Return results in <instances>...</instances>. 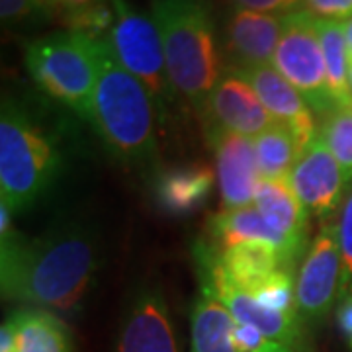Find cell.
I'll list each match as a JSON object with an SVG mask.
<instances>
[{
    "label": "cell",
    "instance_id": "44dd1931",
    "mask_svg": "<svg viewBox=\"0 0 352 352\" xmlns=\"http://www.w3.org/2000/svg\"><path fill=\"white\" fill-rule=\"evenodd\" d=\"M10 321L18 335V352H73L67 323L47 309H18Z\"/></svg>",
    "mask_w": 352,
    "mask_h": 352
},
{
    "label": "cell",
    "instance_id": "1f68e13d",
    "mask_svg": "<svg viewBox=\"0 0 352 352\" xmlns=\"http://www.w3.org/2000/svg\"><path fill=\"white\" fill-rule=\"evenodd\" d=\"M102 0H63L61 6H63L67 14L76 12V10H85V8H90L94 4H98Z\"/></svg>",
    "mask_w": 352,
    "mask_h": 352
},
{
    "label": "cell",
    "instance_id": "9a60e30c",
    "mask_svg": "<svg viewBox=\"0 0 352 352\" xmlns=\"http://www.w3.org/2000/svg\"><path fill=\"white\" fill-rule=\"evenodd\" d=\"M194 252L208 258L215 270L231 282L233 286L252 294L261 284L280 270H288V264L282 251L263 241L239 243L223 251H215L206 241H198ZM296 274V272H292Z\"/></svg>",
    "mask_w": 352,
    "mask_h": 352
},
{
    "label": "cell",
    "instance_id": "e0dca14e",
    "mask_svg": "<svg viewBox=\"0 0 352 352\" xmlns=\"http://www.w3.org/2000/svg\"><path fill=\"white\" fill-rule=\"evenodd\" d=\"M258 214L266 223L276 229L278 233L288 241L289 247L303 261L309 249V219L311 215L303 208L296 190L292 188L289 176L286 178H263L256 190L254 204Z\"/></svg>",
    "mask_w": 352,
    "mask_h": 352
},
{
    "label": "cell",
    "instance_id": "836d02e7",
    "mask_svg": "<svg viewBox=\"0 0 352 352\" xmlns=\"http://www.w3.org/2000/svg\"><path fill=\"white\" fill-rule=\"evenodd\" d=\"M43 6H47V8H53V6H61V2L63 0H39Z\"/></svg>",
    "mask_w": 352,
    "mask_h": 352
},
{
    "label": "cell",
    "instance_id": "7a4b0ae2",
    "mask_svg": "<svg viewBox=\"0 0 352 352\" xmlns=\"http://www.w3.org/2000/svg\"><path fill=\"white\" fill-rule=\"evenodd\" d=\"M157 122L149 90L127 73L102 39L100 73L88 124L120 163L155 175L159 170Z\"/></svg>",
    "mask_w": 352,
    "mask_h": 352
},
{
    "label": "cell",
    "instance_id": "ffe728a7",
    "mask_svg": "<svg viewBox=\"0 0 352 352\" xmlns=\"http://www.w3.org/2000/svg\"><path fill=\"white\" fill-rule=\"evenodd\" d=\"M237 319L210 292L201 289L192 305L190 352H237L235 346Z\"/></svg>",
    "mask_w": 352,
    "mask_h": 352
},
{
    "label": "cell",
    "instance_id": "7402d4cb",
    "mask_svg": "<svg viewBox=\"0 0 352 352\" xmlns=\"http://www.w3.org/2000/svg\"><path fill=\"white\" fill-rule=\"evenodd\" d=\"M317 34L325 57L331 96L337 108H349L352 106V92L349 87V47L344 24L317 20Z\"/></svg>",
    "mask_w": 352,
    "mask_h": 352
},
{
    "label": "cell",
    "instance_id": "e575fe53",
    "mask_svg": "<svg viewBox=\"0 0 352 352\" xmlns=\"http://www.w3.org/2000/svg\"><path fill=\"white\" fill-rule=\"evenodd\" d=\"M349 87L352 92V59H349Z\"/></svg>",
    "mask_w": 352,
    "mask_h": 352
},
{
    "label": "cell",
    "instance_id": "2e32d148",
    "mask_svg": "<svg viewBox=\"0 0 352 352\" xmlns=\"http://www.w3.org/2000/svg\"><path fill=\"white\" fill-rule=\"evenodd\" d=\"M237 75L243 76L251 85L256 96L264 104V108L274 118V122L292 129V133L296 135L305 151V147L311 143V139L317 133V127H315L314 110L303 100L302 94L278 73L274 65L249 69Z\"/></svg>",
    "mask_w": 352,
    "mask_h": 352
},
{
    "label": "cell",
    "instance_id": "30bf717a",
    "mask_svg": "<svg viewBox=\"0 0 352 352\" xmlns=\"http://www.w3.org/2000/svg\"><path fill=\"white\" fill-rule=\"evenodd\" d=\"M289 182L307 214L325 223L340 214L349 198L340 164L319 133H315L311 143L300 155L289 175Z\"/></svg>",
    "mask_w": 352,
    "mask_h": 352
},
{
    "label": "cell",
    "instance_id": "4fadbf2b",
    "mask_svg": "<svg viewBox=\"0 0 352 352\" xmlns=\"http://www.w3.org/2000/svg\"><path fill=\"white\" fill-rule=\"evenodd\" d=\"M198 118L204 129L219 127L252 139L276 124L251 85L233 71L223 73Z\"/></svg>",
    "mask_w": 352,
    "mask_h": 352
},
{
    "label": "cell",
    "instance_id": "8992f818",
    "mask_svg": "<svg viewBox=\"0 0 352 352\" xmlns=\"http://www.w3.org/2000/svg\"><path fill=\"white\" fill-rule=\"evenodd\" d=\"M112 10L113 22L104 39L120 65L149 90L159 124H164L178 94L168 78L157 24L126 0H112Z\"/></svg>",
    "mask_w": 352,
    "mask_h": 352
},
{
    "label": "cell",
    "instance_id": "d6a6232c",
    "mask_svg": "<svg viewBox=\"0 0 352 352\" xmlns=\"http://www.w3.org/2000/svg\"><path fill=\"white\" fill-rule=\"evenodd\" d=\"M344 34H346V47H349V59H352V18L344 22Z\"/></svg>",
    "mask_w": 352,
    "mask_h": 352
},
{
    "label": "cell",
    "instance_id": "f546056e",
    "mask_svg": "<svg viewBox=\"0 0 352 352\" xmlns=\"http://www.w3.org/2000/svg\"><path fill=\"white\" fill-rule=\"evenodd\" d=\"M337 321H339L340 331L346 337V340H349V344H351L352 349V292H349L339 302V307H337Z\"/></svg>",
    "mask_w": 352,
    "mask_h": 352
},
{
    "label": "cell",
    "instance_id": "83f0119b",
    "mask_svg": "<svg viewBox=\"0 0 352 352\" xmlns=\"http://www.w3.org/2000/svg\"><path fill=\"white\" fill-rule=\"evenodd\" d=\"M305 10L317 20L344 24L352 18V0H305Z\"/></svg>",
    "mask_w": 352,
    "mask_h": 352
},
{
    "label": "cell",
    "instance_id": "7c38bea8",
    "mask_svg": "<svg viewBox=\"0 0 352 352\" xmlns=\"http://www.w3.org/2000/svg\"><path fill=\"white\" fill-rule=\"evenodd\" d=\"M284 32V16L233 8L223 20L219 47L226 71L243 73L272 65Z\"/></svg>",
    "mask_w": 352,
    "mask_h": 352
},
{
    "label": "cell",
    "instance_id": "f1b7e54d",
    "mask_svg": "<svg viewBox=\"0 0 352 352\" xmlns=\"http://www.w3.org/2000/svg\"><path fill=\"white\" fill-rule=\"evenodd\" d=\"M233 8H243L251 12L286 16V14L305 10V0H231Z\"/></svg>",
    "mask_w": 352,
    "mask_h": 352
},
{
    "label": "cell",
    "instance_id": "8fae6325",
    "mask_svg": "<svg viewBox=\"0 0 352 352\" xmlns=\"http://www.w3.org/2000/svg\"><path fill=\"white\" fill-rule=\"evenodd\" d=\"M204 135L214 153L221 210H237L252 206L256 190L263 182L252 138L219 127H206Z\"/></svg>",
    "mask_w": 352,
    "mask_h": 352
},
{
    "label": "cell",
    "instance_id": "5b68a950",
    "mask_svg": "<svg viewBox=\"0 0 352 352\" xmlns=\"http://www.w3.org/2000/svg\"><path fill=\"white\" fill-rule=\"evenodd\" d=\"M100 45L102 39L73 30L55 32L25 47V69L39 90L88 122L100 73Z\"/></svg>",
    "mask_w": 352,
    "mask_h": 352
},
{
    "label": "cell",
    "instance_id": "484cf974",
    "mask_svg": "<svg viewBox=\"0 0 352 352\" xmlns=\"http://www.w3.org/2000/svg\"><path fill=\"white\" fill-rule=\"evenodd\" d=\"M337 223H339L340 256H342V276H340V300H342L349 292H352V192L340 210Z\"/></svg>",
    "mask_w": 352,
    "mask_h": 352
},
{
    "label": "cell",
    "instance_id": "3957f363",
    "mask_svg": "<svg viewBox=\"0 0 352 352\" xmlns=\"http://www.w3.org/2000/svg\"><path fill=\"white\" fill-rule=\"evenodd\" d=\"M168 78L176 94L201 112L226 73L219 38L206 0H153Z\"/></svg>",
    "mask_w": 352,
    "mask_h": 352
},
{
    "label": "cell",
    "instance_id": "4316f807",
    "mask_svg": "<svg viewBox=\"0 0 352 352\" xmlns=\"http://www.w3.org/2000/svg\"><path fill=\"white\" fill-rule=\"evenodd\" d=\"M51 8L43 6L39 0H0V16L8 25H18L38 20L50 12Z\"/></svg>",
    "mask_w": 352,
    "mask_h": 352
},
{
    "label": "cell",
    "instance_id": "277c9868",
    "mask_svg": "<svg viewBox=\"0 0 352 352\" xmlns=\"http://www.w3.org/2000/svg\"><path fill=\"white\" fill-rule=\"evenodd\" d=\"M61 151L47 127L12 96L0 108V201L24 212L61 173Z\"/></svg>",
    "mask_w": 352,
    "mask_h": 352
},
{
    "label": "cell",
    "instance_id": "ac0fdd59",
    "mask_svg": "<svg viewBox=\"0 0 352 352\" xmlns=\"http://www.w3.org/2000/svg\"><path fill=\"white\" fill-rule=\"evenodd\" d=\"M206 229H208L206 243L215 251H223V249H229L239 243L263 241V243L274 245L282 251L292 272H296V268H300L298 264H302L298 254L289 247L288 241L284 239L276 229H272L266 223V219L258 214V210L254 206L237 208V210H221L208 219Z\"/></svg>",
    "mask_w": 352,
    "mask_h": 352
},
{
    "label": "cell",
    "instance_id": "4dcf8cb0",
    "mask_svg": "<svg viewBox=\"0 0 352 352\" xmlns=\"http://www.w3.org/2000/svg\"><path fill=\"white\" fill-rule=\"evenodd\" d=\"M0 352H18V335L10 319H6L0 329Z\"/></svg>",
    "mask_w": 352,
    "mask_h": 352
},
{
    "label": "cell",
    "instance_id": "d4e9b609",
    "mask_svg": "<svg viewBox=\"0 0 352 352\" xmlns=\"http://www.w3.org/2000/svg\"><path fill=\"white\" fill-rule=\"evenodd\" d=\"M252 296L263 303L264 307L284 315H298L296 305V274L288 270H280L270 276L264 284L252 292ZM300 317V315H298Z\"/></svg>",
    "mask_w": 352,
    "mask_h": 352
},
{
    "label": "cell",
    "instance_id": "ba28073f",
    "mask_svg": "<svg viewBox=\"0 0 352 352\" xmlns=\"http://www.w3.org/2000/svg\"><path fill=\"white\" fill-rule=\"evenodd\" d=\"M339 223L329 221L317 231L296 274V305L305 327H321L340 300Z\"/></svg>",
    "mask_w": 352,
    "mask_h": 352
},
{
    "label": "cell",
    "instance_id": "9c48e42d",
    "mask_svg": "<svg viewBox=\"0 0 352 352\" xmlns=\"http://www.w3.org/2000/svg\"><path fill=\"white\" fill-rule=\"evenodd\" d=\"M198 264V276H200L201 289L210 292L237 319V323L254 327L261 331L264 337L276 340L280 344L288 346L296 352H307V333L305 325L298 315H284L264 307L252 294L233 286L227 282L208 258L194 252Z\"/></svg>",
    "mask_w": 352,
    "mask_h": 352
},
{
    "label": "cell",
    "instance_id": "5bb4252c",
    "mask_svg": "<svg viewBox=\"0 0 352 352\" xmlns=\"http://www.w3.org/2000/svg\"><path fill=\"white\" fill-rule=\"evenodd\" d=\"M116 352H180L168 303L157 286H143L131 298Z\"/></svg>",
    "mask_w": 352,
    "mask_h": 352
},
{
    "label": "cell",
    "instance_id": "d6986e66",
    "mask_svg": "<svg viewBox=\"0 0 352 352\" xmlns=\"http://www.w3.org/2000/svg\"><path fill=\"white\" fill-rule=\"evenodd\" d=\"M215 184V173L206 164H182L159 168L153 176L155 200L164 214L190 215L204 208Z\"/></svg>",
    "mask_w": 352,
    "mask_h": 352
},
{
    "label": "cell",
    "instance_id": "cb8c5ba5",
    "mask_svg": "<svg viewBox=\"0 0 352 352\" xmlns=\"http://www.w3.org/2000/svg\"><path fill=\"white\" fill-rule=\"evenodd\" d=\"M317 133L325 139L333 157L340 164L346 190L352 192V106L337 108L319 118Z\"/></svg>",
    "mask_w": 352,
    "mask_h": 352
},
{
    "label": "cell",
    "instance_id": "6da1fadb",
    "mask_svg": "<svg viewBox=\"0 0 352 352\" xmlns=\"http://www.w3.org/2000/svg\"><path fill=\"white\" fill-rule=\"evenodd\" d=\"M98 270V247L85 227L67 226L43 237L0 233L4 300L73 311Z\"/></svg>",
    "mask_w": 352,
    "mask_h": 352
},
{
    "label": "cell",
    "instance_id": "603a6c76",
    "mask_svg": "<svg viewBox=\"0 0 352 352\" xmlns=\"http://www.w3.org/2000/svg\"><path fill=\"white\" fill-rule=\"evenodd\" d=\"M256 164L263 178H286L303 153L300 141L282 124H274L252 139Z\"/></svg>",
    "mask_w": 352,
    "mask_h": 352
},
{
    "label": "cell",
    "instance_id": "52a82bcc",
    "mask_svg": "<svg viewBox=\"0 0 352 352\" xmlns=\"http://www.w3.org/2000/svg\"><path fill=\"white\" fill-rule=\"evenodd\" d=\"M272 65L319 118L337 110L327 82V67L317 34V20L307 10L286 14L284 32Z\"/></svg>",
    "mask_w": 352,
    "mask_h": 352
}]
</instances>
